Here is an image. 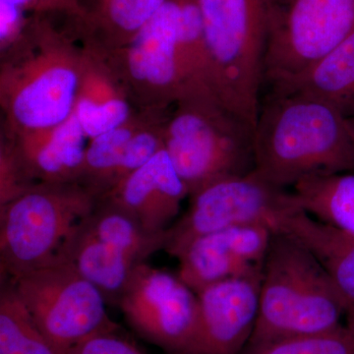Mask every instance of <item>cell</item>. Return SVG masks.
Here are the masks:
<instances>
[{
  "label": "cell",
  "mask_w": 354,
  "mask_h": 354,
  "mask_svg": "<svg viewBox=\"0 0 354 354\" xmlns=\"http://www.w3.org/2000/svg\"><path fill=\"white\" fill-rule=\"evenodd\" d=\"M254 171L278 187L354 171V137L341 111L297 93L269 92L254 130Z\"/></svg>",
  "instance_id": "cell-1"
},
{
  "label": "cell",
  "mask_w": 354,
  "mask_h": 354,
  "mask_svg": "<svg viewBox=\"0 0 354 354\" xmlns=\"http://www.w3.org/2000/svg\"><path fill=\"white\" fill-rule=\"evenodd\" d=\"M36 15L2 60L0 100L14 140L68 120L82 81L85 50Z\"/></svg>",
  "instance_id": "cell-2"
},
{
  "label": "cell",
  "mask_w": 354,
  "mask_h": 354,
  "mask_svg": "<svg viewBox=\"0 0 354 354\" xmlns=\"http://www.w3.org/2000/svg\"><path fill=\"white\" fill-rule=\"evenodd\" d=\"M344 300L318 260L290 235L274 230L263 265L259 312L246 346L335 329Z\"/></svg>",
  "instance_id": "cell-3"
},
{
  "label": "cell",
  "mask_w": 354,
  "mask_h": 354,
  "mask_svg": "<svg viewBox=\"0 0 354 354\" xmlns=\"http://www.w3.org/2000/svg\"><path fill=\"white\" fill-rule=\"evenodd\" d=\"M164 120L162 137L189 196L225 177L254 171V127L213 95H188Z\"/></svg>",
  "instance_id": "cell-4"
},
{
  "label": "cell",
  "mask_w": 354,
  "mask_h": 354,
  "mask_svg": "<svg viewBox=\"0 0 354 354\" xmlns=\"http://www.w3.org/2000/svg\"><path fill=\"white\" fill-rule=\"evenodd\" d=\"M214 95L255 129L264 87L263 0H198Z\"/></svg>",
  "instance_id": "cell-5"
},
{
  "label": "cell",
  "mask_w": 354,
  "mask_h": 354,
  "mask_svg": "<svg viewBox=\"0 0 354 354\" xmlns=\"http://www.w3.org/2000/svg\"><path fill=\"white\" fill-rule=\"evenodd\" d=\"M97 203L80 183H39L0 206L1 274L13 279L50 263Z\"/></svg>",
  "instance_id": "cell-6"
},
{
  "label": "cell",
  "mask_w": 354,
  "mask_h": 354,
  "mask_svg": "<svg viewBox=\"0 0 354 354\" xmlns=\"http://www.w3.org/2000/svg\"><path fill=\"white\" fill-rule=\"evenodd\" d=\"M264 86L315 64L354 32V0H263Z\"/></svg>",
  "instance_id": "cell-7"
},
{
  "label": "cell",
  "mask_w": 354,
  "mask_h": 354,
  "mask_svg": "<svg viewBox=\"0 0 354 354\" xmlns=\"http://www.w3.org/2000/svg\"><path fill=\"white\" fill-rule=\"evenodd\" d=\"M10 281L59 354L91 335L120 330L109 318L102 293L69 263L55 259Z\"/></svg>",
  "instance_id": "cell-8"
},
{
  "label": "cell",
  "mask_w": 354,
  "mask_h": 354,
  "mask_svg": "<svg viewBox=\"0 0 354 354\" xmlns=\"http://www.w3.org/2000/svg\"><path fill=\"white\" fill-rule=\"evenodd\" d=\"M179 0H167L124 46L102 50L137 102L155 111L184 95L178 64Z\"/></svg>",
  "instance_id": "cell-9"
},
{
  "label": "cell",
  "mask_w": 354,
  "mask_h": 354,
  "mask_svg": "<svg viewBox=\"0 0 354 354\" xmlns=\"http://www.w3.org/2000/svg\"><path fill=\"white\" fill-rule=\"evenodd\" d=\"M186 213L169 227L165 252L177 257L191 241L242 223H269L295 206L292 192L268 183L255 171L218 179L191 195Z\"/></svg>",
  "instance_id": "cell-10"
},
{
  "label": "cell",
  "mask_w": 354,
  "mask_h": 354,
  "mask_svg": "<svg viewBox=\"0 0 354 354\" xmlns=\"http://www.w3.org/2000/svg\"><path fill=\"white\" fill-rule=\"evenodd\" d=\"M128 324L144 339L169 354L189 348L198 320V297L178 276L142 263L118 304Z\"/></svg>",
  "instance_id": "cell-11"
},
{
  "label": "cell",
  "mask_w": 354,
  "mask_h": 354,
  "mask_svg": "<svg viewBox=\"0 0 354 354\" xmlns=\"http://www.w3.org/2000/svg\"><path fill=\"white\" fill-rule=\"evenodd\" d=\"M263 270L218 281L197 292L194 337L184 354H239L248 344L259 312Z\"/></svg>",
  "instance_id": "cell-12"
},
{
  "label": "cell",
  "mask_w": 354,
  "mask_h": 354,
  "mask_svg": "<svg viewBox=\"0 0 354 354\" xmlns=\"http://www.w3.org/2000/svg\"><path fill=\"white\" fill-rule=\"evenodd\" d=\"M187 196L189 190L164 148L101 200L113 203L146 230L158 234L171 227Z\"/></svg>",
  "instance_id": "cell-13"
},
{
  "label": "cell",
  "mask_w": 354,
  "mask_h": 354,
  "mask_svg": "<svg viewBox=\"0 0 354 354\" xmlns=\"http://www.w3.org/2000/svg\"><path fill=\"white\" fill-rule=\"evenodd\" d=\"M270 225L299 242L320 262L344 300L346 320L354 319V234L317 220L297 205L279 212Z\"/></svg>",
  "instance_id": "cell-14"
},
{
  "label": "cell",
  "mask_w": 354,
  "mask_h": 354,
  "mask_svg": "<svg viewBox=\"0 0 354 354\" xmlns=\"http://www.w3.org/2000/svg\"><path fill=\"white\" fill-rule=\"evenodd\" d=\"M85 132L75 113L48 131L14 140V153L35 183H78L85 160Z\"/></svg>",
  "instance_id": "cell-15"
},
{
  "label": "cell",
  "mask_w": 354,
  "mask_h": 354,
  "mask_svg": "<svg viewBox=\"0 0 354 354\" xmlns=\"http://www.w3.org/2000/svg\"><path fill=\"white\" fill-rule=\"evenodd\" d=\"M87 216L74 225L55 259L73 266L99 290L106 304L118 307L133 272L142 263L100 239Z\"/></svg>",
  "instance_id": "cell-16"
},
{
  "label": "cell",
  "mask_w": 354,
  "mask_h": 354,
  "mask_svg": "<svg viewBox=\"0 0 354 354\" xmlns=\"http://www.w3.org/2000/svg\"><path fill=\"white\" fill-rule=\"evenodd\" d=\"M269 92L297 93L316 97L341 111L354 115V32L315 64Z\"/></svg>",
  "instance_id": "cell-17"
},
{
  "label": "cell",
  "mask_w": 354,
  "mask_h": 354,
  "mask_svg": "<svg viewBox=\"0 0 354 354\" xmlns=\"http://www.w3.org/2000/svg\"><path fill=\"white\" fill-rule=\"evenodd\" d=\"M167 0H88L74 18L87 44L102 50L124 46Z\"/></svg>",
  "instance_id": "cell-18"
},
{
  "label": "cell",
  "mask_w": 354,
  "mask_h": 354,
  "mask_svg": "<svg viewBox=\"0 0 354 354\" xmlns=\"http://www.w3.org/2000/svg\"><path fill=\"white\" fill-rule=\"evenodd\" d=\"M176 258L177 276L196 293L218 281L263 270V266L249 264L237 255L227 228L197 237Z\"/></svg>",
  "instance_id": "cell-19"
},
{
  "label": "cell",
  "mask_w": 354,
  "mask_h": 354,
  "mask_svg": "<svg viewBox=\"0 0 354 354\" xmlns=\"http://www.w3.org/2000/svg\"><path fill=\"white\" fill-rule=\"evenodd\" d=\"M292 188L300 209L354 234V171L306 177Z\"/></svg>",
  "instance_id": "cell-20"
},
{
  "label": "cell",
  "mask_w": 354,
  "mask_h": 354,
  "mask_svg": "<svg viewBox=\"0 0 354 354\" xmlns=\"http://www.w3.org/2000/svg\"><path fill=\"white\" fill-rule=\"evenodd\" d=\"M87 221L100 239L139 263H145L153 254L165 250L169 239V228L158 234L148 232L127 212L106 200L97 201Z\"/></svg>",
  "instance_id": "cell-21"
},
{
  "label": "cell",
  "mask_w": 354,
  "mask_h": 354,
  "mask_svg": "<svg viewBox=\"0 0 354 354\" xmlns=\"http://www.w3.org/2000/svg\"><path fill=\"white\" fill-rule=\"evenodd\" d=\"M178 64L184 86L183 97L193 94L214 95L209 85L208 51L198 0H179Z\"/></svg>",
  "instance_id": "cell-22"
},
{
  "label": "cell",
  "mask_w": 354,
  "mask_h": 354,
  "mask_svg": "<svg viewBox=\"0 0 354 354\" xmlns=\"http://www.w3.org/2000/svg\"><path fill=\"white\" fill-rule=\"evenodd\" d=\"M142 120L133 118L122 127L92 139L86 150L79 183L90 191L97 201L113 187L114 177L124 155L128 142Z\"/></svg>",
  "instance_id": "cell-23"
},
{
  "label": "cell",
  "mask_w": 354,
  "mask_h": 354,
  "mask_svg": "<svg viewBox=\"0 0 354 354\" xmlns=\"http://www.w3.org/2000/svg\"><path fill=\"white\" fill-rule=\"evenodd\" d=\"M0 354H59L21 301L12 281L0 292Z\"/></svg>",
  "instance_id": "cell-24"
},
{
  "label": "cell",
  "mask_w": 354,
  "mask_h": 354,
  "mask_svg": "<svg viewBox=\"0 0 354 354\" xmlns=\"http://www.w3.org/2000/svg\"><path fill=\"white\" fill-rule=\"evenodd\" d=\"M239 354H354V319L327 332L246 346Z\"/></svg>",
  "instance_id": "cell-25"
},
{
  "label": "cell",
  "mask_w": 354,
  "mask_h": 354,
  "mask_svg": "<svg viewBox=\"0 0 354 354\" xmlns=\"http://www.w3.org/2000/svg\"><path fill=\"white\" fill-rule=\"evenodd\" d=\"M77 118L88 139L111 131L132 120V109L127 97H120L102 104H94L78 97L75 109Z\"/></svg>",
  "instance_id": "cell-26"
},
{
  "label": "cell",
  "mask_w": 354,
  "mask_h": 354,
  "mask_svg": "<svg viewBox=\"0 0 354 354\" xmlns=\"http://www.w3.org/2000/svg\"><path fill=\"white\" fill-rule=\"evenodd\" d=\"M162 124L164 120H157L155 123L142 121L138 129L128 142L124 155L114 177L113 187L145 165L156 153L165 148Z\"/></svg>",
  "instance_id": "cell-27"
},
{
  "label": "cell",
  "mask_w": 354,
  "mask_h": 354,
  "mask_svg": "<svg viewBox=\"0 0 354 354\" xmlns=\"http://www.w3.org/2000/svg\"><path fill=\"white\" fill-rule=\"evenodd\" d=\"M39 0H0V46L6 51L24 34L29 20L25 13L36 10Z\"/></svg>",
  "instance_id": "cell-28"
},
{
  "label": "cell",
  "mask_w": 354,
  "mask_h": 354,
  "mask_svg": "<svg viewBox=\"0 0 354 354\" xmlns=\"http://www.w3.org/2000/svg\"><path fill=\"white\" fill-rule=\"evenodd\" d=\"M65 354H145L120 330H106L91 335Z\"/></svg>",
  "instance_id": "cell-29"
},
{
  "label": "cell",
  "mask_w": 354,
  "mask_h": 354,
  "mask_svg": "<svg viewBox=\"0 0 354 354\" xmlns=\"http://www.w3.org/2000/svg\"><path fill=\"white\" fill-rule=\"evenodd\" d=\"M83 0H39L35 14L59 11L75 18L80 14Z\"/></svg>",
  "instance_id": "cell-30"
},
{
  "label": "cell",
  "mask_w": 354,
  "mask_h": 354,
  "mask_svg": "<svg viewBox=\"0 0 354 354\" xmlns=\"http://www.w3.org/2000/svg\"><path fill=\"white\" fill-rule=\"evenodd\" d=\"M346 122H348L349 130H351V134L354 137V115L351 118H346Z\"/></svg>",
  "instance_id": "cell-31"
}]
</instances>
